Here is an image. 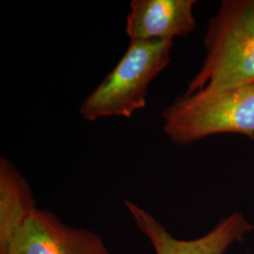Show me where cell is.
Masks as SVG:
<instances>
[{
  "mask_svg": "<svg viewBox=\"0 0 254 254\" xmlns=\"http://www.w3.org/2000/svg\"><path fill=\"white\" fill-rule=\"evenodd\" d=\"M137 229L149 239L155 254H224L228 248L242 241L246 234L254 232V225L241 213H234L221 220L205 236L192 240L177 239L146 210L125 200Z\"/></svg>",
  "mask_w": 254,
  "mask_h": 254,
  "instance_id": "5",
  "label": "cell"
},
{
  "mask_svg": "<svg viewBox=\"0 0 254 254\" xmlns=\"http://www.w3.org/2000/svg\"><path fill=\"white\" fill-rule=\"evenodd\" d=\"M195 0H132L126 31L130 41H173L189 36L197 23Z\"/></svg>",
  "mask_w": 254,
  "mask_h": 254,
  "instance_id": "6",
  "label": "cell"
},
{
  "mask_svg": "<svg viewBox=\"0 0 254 254\" xmlns=\"http://www.w3.org/2000/svg\"><path fill=\"white\" fill-rule=\"evenodd\" d=\"M204 61L185 94L254 82V0H223L209 20Z\"/></svg>",
  "mask_w": 254,
  "mask_h": 254,
  "instance_id": "2",
  "label": "cell"
},
{
  "mask_svg": "<svg viewBox=\"0 0 254 254\" xmlns=\"http://www.w3.org/2000/svg\"><path fill=\"white\" fill-rule=\"evenodd\" d=\"M3 254H110L103 239L86 229L69 227L50 211L34 209Z\"/></svg>",
  "mask_w": 254,
  "mask_h": 254,
  "instance_id": "4",
  "label": "cell"
},
{
  "mask_svg": "<svg viewBox=\"0 0 254 254\" xmlns=\"http://www.w3.org/2000/svg\"><path fill=\"white\" fill-rule=\"evenodd\" d=\"M162 121L164 133L177 145L218 134L254 140V82L184 94L164 109Z\"/></svg>",
  "mask_w": 254,
  "mask_h": 254,
  "instance_id": "1",
  "label": "cell"
},
{
  "mask_svg": "<svg viewBox=\"0 0 254 254\" xmlns=\"http://www.w3.org/2000/svg\"><path fill=\"white\" fill-rule=\"evenodd\" d=\"M173 45V41H130L118 64L82 102V118H131L144 109L150 84L171 63Z\"/></svg>",
  "mask_w": 254,
  "mask_h": 254,
  "instance_id": "3",
  "label": "cell"
},
{
  "mask_svg": "<svg viewBox=\"0 0 254 254\" xmlns=\"http://www.w3.org/2000/svg\"><path fill=\"white\" fill-rule=\"evenodd\" d=\"M32 190L24 176L6 157H0V254L36 209Z\"/></svg>",
  "mask_w": 254,
  "mask_h": 254,
  "instance_id": "7",
  "label": "cell"
}]
</instances>
